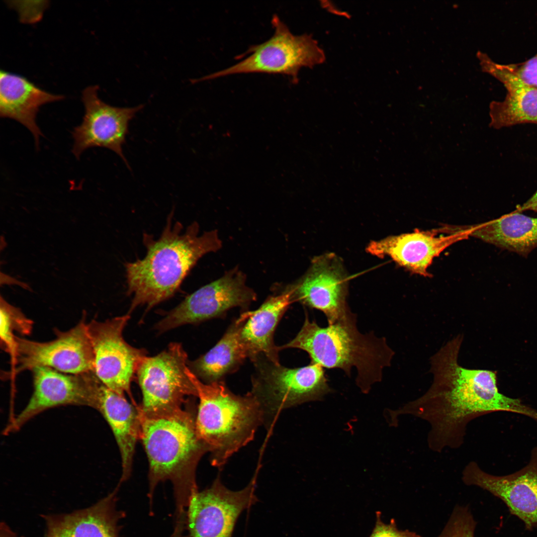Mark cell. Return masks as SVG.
I'll return each instance as SVG.
<instances>
[{"instance_id":"1","label":"cell","mask_w":537,"mask_h":537,"mask_svg":"<svg viewBox=\"0 0 537 537\" xmlns=\"http://www.w3.org/2000/svg\"><path fill=\"white\" fill-rule=\"evenodd\" d=\"M462 340L461 335L457 336L430 358L433 381L423 395L389 411L393 425L397 424L399 416L404 415L427 422L430 427L428 445L437 452L460 448L469 422L489 413L510 412L537 420L535 410L499 392L494 371L459 365L458 357Z\"/></svg>"},{"instance_id":"2","label":"cell","mask_w":537,"mask_h":537,"mask_svg":"<svg viewBox=\"0 0 537 537\" xmlns=\"http://www.w3.org/2000/svg\"><path fill=\"white\" fill-rule=\"evenodd\" d=\"M173 214L172 210L157 240L144 234V258L125 264L127 293L133 296L129 314L138 306L145 305L149 310L172 297L199 259L221 246L216 231L198 235L196 222L182 232L181 223L173 225Z\"/></svg>"},{"instance_id":"3","label":"cell","mask_w":537,"mask_h":537,"mask_svg":"<svg viewBox=\"0 0 537 537\" xmlns=\"http://www.w3.org/2000/svg\"><path fill=\"white\" fill-rule=\"evenodd\" d=\"M140 436L149 464V497L157 484L166 480L174 485L176 509L184 510L198 490L195 471L201 456L209 451L199 437L196 414L182 408L149 415L138 408Z\"/></svg>"},{"instance_id":"4","label":"cell","mask_w":537,"mask_h":537,"mask_svg":"<svg viewBox=\"0 0 537 537\" xmlns=\"http://www.w3.org/2000/svg\"><path fill=\"white\" fill-rule=\"evenodd\" d=\"M356 320V317L322 327L315 321H310L306 313L297 335L278 349L303 350L311 362L323 368H340L349 376L355 367L356 383L363 392L367 393L372 384L381 380L383 370L390 365L394 352L384 338H378L372 332L361 333Z\"/></svg>"},{"instance_id":"5","label":"cell","mask_w":537,"mask_h":537,"mask_svg":"<svg viewBox=\"0 0 537 537\" xmlns=\"http://www.w3.org/2000/svg\"><path fill=\"white\" fill-rule=\"evenodd\" d=\"M187 372L199 398L196 426L211 453V464L221 468L229 458L254 438L263 425L260 405L249 392L233 393L224 381L207 384L188 367Z\"/></svg>"},{"instance_id":"6","label":"cell","mask_w":537,"mask_h":537,"mask_svg":"<svg viewBox=\"0 0 537 537\" xmlns=\"http://www.w3.org/2000/svg\"><path fill=\"white\" fill-rule=\"evenodd\" d=\"M251 361L254 371L249 392L260 405L268 434L283 410L319 400L331 391L324 368L315 362L288 368L263 354Z\"/></svg>"},{"instance_id":"7","label":"cell","mask_w":537,"mask_h":537,"mask_svg":"<svg viewBox=\"0 0 537 537\" xmlns=\"http://www.w3.org/2000/svg\"><path fill=\"white\" fill-rule=\"evenodd\" d=\"M274 33L266 41L251 45L238 56V63L222 70L195 80H208L233 74L266 73L286 75L295 83L300 69L312 68L325 59L323 51L311 36L294 35L275 14L271 20Z\"/></svg>"},{"instance_id":"8","label":"cell","mask_w":537,"mask_h":537,"mask_svg":"<svg viewBox=\"0 0 537 537\" xmlns=\"http://www.w3.org/2000/svg\"><path fill=\"white\" fill-rule=\"evenodd\" d=\"M187 355L179 343L153 357L144 358L136 377L142 394L139 409L149 415L171 413L182 408L185 398L197 396L188 375Z\"/></svg>"},{"instance_id":"9","label":"cell","mask_w":537,"mask_h":537,"mask_svg":"<svg viewBox=\"0 0 537 537\" xmlns=\"http://www.w3.org/2000/svg\"><path fill=\"white\" fill-rule=\"evenodd\" d=\"M129 314L87 324L93 357L94 372L108 388L120 395L127 393L134 404L130 386L146 352L129 345L123 332Z\"/></svg>"},{"instance_id":"10","label":"cell","mask_w":537,"mask_h":537,"mask_svg":"<svg viewBox=\"0 0 537 537\" xmlns=\"http://www.w3.org/2000/svg\"><path fill=\"white\" fill-rule=\"evenodd\" d=\"M257 473L238 491L227 488L219 476L209 487L194 492L185 511L188 537H232L240 514L258 501Z\"/></svg>"},{"instance_id":"11","label":"cell","mask_w":537,"mask_h":537,"mask_svg":"<svg viewBox=\"0 0 537 537\" xmlns=\"http://www.w3.org/2000/svg\"><path fill=\"white\" fill-rule=\"evenodd\" d=\"M87 324L84 314L79 323L69 330H55V339L46 342L16 336L12 358L16 365L13 373L40 366L71 374L94 371L93 353Z\"/></svg>"},{"instance_id":"12","label":"cell","mask_w":537,"mask_h":537,"mask_svg":"<svg viewBox=\"0 0 537 537\" xmlns=\"http://www.w3.org/2000/svg\"><path fill=\"white\" fill-rule=\"evenodd\" d=\"M31 371L32 395L24 409L9 421L3 430L4 435L17 431L35 416L51 408L75 405L96 409L101 381L94 371L71 374L42 366Z\"/></svg>"},{"instance_id":"13","label":"cell","mask_w":537,"mask_h":537,"mask_svg":"<svg viewBox=\"0 0 537 537\" xmlns=\"http://www.w3.org/2000/svg\"><path fill=\"white\" fill-rule=\"evenodd\" d=\"M256 299L255 292L245 284L244 275L239 270H231L187 295L155 328L164 332L185 324L222 317L232 308H247Z\"/></svg>"},{"instance_id":"14","label":"cell","mask_w":537,"mask_h":537,"mask_svg":"<svg viewBox=\"0 0 537 537\" xmlns=\"http://www.w3.org/2000/svg\"><path fill=\"white\" fill-rule=\"evenodd\" d=\"M96 85L86 88L82 99L85 112L81 124L72 131V153L79 159L87 149L102 147L115 153L128 168L130 166L123 153L130 121L144 105L130 107L110 105L98 96Z\"/></svg>"},{"instance_id":"15","label":"cell","mask_w":537,"mask_h":537,"mask_svg":"<svg viewBox=\"0 0 537 537\" xmlns=\"http://www.w3.org/2000/svg\"><path fill=\"white\" fill-rule=\"evenodd\" d=\"M348 281L338 256L328 253L316 257L306 274L290 289L292 300L322 312L329 324L355 318L347 302Z\"/></svg>"},{"instance_id":"16","label":"cell","mask_w":537,"mask_h":537,"mask_svg":"<svg viewBox=\"0 0 537 537\" xmlns=\"http://www.w3.org/2000/svg\"><path fill=\"white\" fill-rule=\"evenodd\" d=\"M461 479L466 485L479 487L501 499L526 529L537 526V448L533 450L528 464L516 472L492 475L472 461L464 467Z\"/></svg>"},{"instance_id":"17","label":"cell","mask_w":537,"mask_h":537,"mask_svg":"<svg viewBox=\"0 0 537 537\" xmlns=\"http://www.w3.org/2000/svg\"><path fill=\"white\" fill-rule=\"evenodd\" d=\"M448 229V235H438V229L417 230L411 233L388 236L371 242L366 251L379 258L388 256L413 273L430 276L428 268L434 259L452 244L469 236L465 227Z\"/></svg>"},{"instance_id":"18","label":"cell","mask_w":537,"mask_h":537,"mask_svg":"<svg viewBox=\"0 0 537 537\" xmlns=\"http://www.w3.org/2000/svg\"><path fill=\"white\" fill-rule=\"evenodd\" d=\"M476 56L482 71L502 83L507 91L503 100L490 103V127L498 129L519 124H537V90L524 82L507 64L497 63L480 51Z\"/></svg>"},{"instance_id":"19","label":"cell","mask_w":537,"mask_h":537,"mask_svg":"<svg viewBox=\"0 0 537 537\" xmlns=\"http://www.w3.org/2000/svg\"><path fill=\"white\" fill-rule=\"evenodd\" d=\"M117 491L88 508L45 517L46 537H119L122 516L116 508Z\"/></svg>"},{"instance_id":"20","label":"cell","mask_w":537,"mask_h":537,"mask_svg":"<svg viewBox=\"0 0 537 537\" xmlns=\"http://www.w3.org/2000/svg\"><path fill=\"white\" fill-rule=\"evenodd\" d=\"M64 98L47 92L21 76L5 71L0 73V115L22 124L32 133L37 148L42 136L36 116L43 105Z\"/></svg>"},{"instance_id":"21","label":"cell","mask_w":537,"mask_h":537,"mask_svg":"<svg viewBox=\"0 0 537 537\" xmlns=\"http://www.w3.org/2000/svg\"><path fill=\"white\" fill-rule=\"evenodd\" d=\"M293 302L291 292L271 296L255 311L243 312L240 336L252 360L263 354L275 362H279L278 346L273 340L280 320Z\"/></svg>"},{"instance_id":"22","label":"cell","mask_w":537,"mask_h":537,"mask_svg":"<svg viewBox=\"0 0 537 537\" xmlns=\"http://www.w3.org/2000/svg\"><path fill=\"white\" fill-rule=\"evenodd\" d=\"M96 410L111 428L120 452L122 475L126 480L131 470L135 446L140 436L138 406L131 404L125 396L110 389L101 381L99 385Z\"/></svg>"},{"instance_id":"23","label":"cell","mask_w":537,"mask_h":537,"mask_svg":"<svg viewBox=\"0 0 537 537\" xmlns=\"http://www.w3.org/2000/svg\"><path fill=\"white\" fill-rule=\"evenodd\" d=\"M469 236L527 257L537 248V218L517 210L496 219L466 227Z\"/></svg>"},{"instance_id":"24","label":"cell","mask_w":537,"mask_h":537,"mask_svg":"<svg viewBox=\"0 0 537 537\" xmlns=\"http://www.w3.org/2000/svg\"><path fill=\"white\" fill-rule=\"evenodd\" d=\"M243 320L241 314L212 349L190 362L188 367L201 381L207 384L224 381L227 375L237 371L248 358L240 336Z\"/></svg>"},{"instance_id":"25","label":"cell","mask_w":537,"mask_h":537,"mask_svg":"<svg viewBox=\"0 0 537 537\" xmlns=\"http://www.w3.org/2000/svg\"><path fill=\"white\" fill-rule=\"evenodd\" d=\"M0 336L1 346L12 358L15 347L14 332L28 335L32 328V321L21 311L11 305L2 297L0 302Z\"/></svg>"},{"instance_id":"26","label":"cell","mask_w":537,"mask_h":537,"mask_svg":"<svg viewBox=\"0 0 537 537\" xmlns=\"http://www.w3.org/2000/svg\"><path fill=\"white\" fill-rule=\"evenodd\" d=\"M476 523L465 507H456L439 537H475Z\"/></svg>"},{"instance_id":"27","label":"cell","mask_w":537,"mask_h":537,"mask_svg":"<svg viewBox=\"0 0 537 537\" xmlns=\"http://www.w3.org/2000/svg\"><path fill=\"white\" fill-rule=\"evenodd\" d=\"M381 517V513L376 512L374 527L369 537H421L414 532L398 529L394 519L388 524L384 523Z\"/></svg>"},{"instance_id":"28","label":"cell","mask_w":537,"mask_h":537,"mask_svg":"<svg viewBox=\"0 0 537 537\" xmlns=\"http://www.w3.org/2000/svg\"><path fill=\"white\" fill-rule=\"evenodd\" d=\"M507 65L524 82L537 90V53L525 62Z\"/></svg>"},{"instance_id":"29","label":"cell","mask_w":537,"mask_h":537,"mask_svg":"<svg viewBox=\"0 0 537 537\" xmlns=\"http://www.w3.org/2000/svg\"><path fill=\"white\" fill-rule=\"evenodd\" d=\"M516 210L520 212L530 210L537 213V189L528 200L523 204L518 205Z\"/></svg>"},{"instance_id":"30","label":"cell","mask_w":537,"mask_h":537,"mask_svg":"<svg viewBox=\"0 0 537 537\" xmlns=\"http://www.w3.org/2000/svg\"><path fill=\"white\" fill-rule=\"evenodd\" d=\"M0 537H17L4 523L0 525Z\"/></svg>"},{"instance_id":"31","label":"cell","mask_w":537,"mask_h":537,"mask_svg":"<svg viewBox=\"0 0 537 537\" xmlns=\"http://www.w3.org/2000/svg\"><path fill=\"white\" fill-rule=\"evenodd\" d=\"M183 530L184 528L182 526L180 525L175 526L172 537H181Z\"/></svg>"}]
</instances>
